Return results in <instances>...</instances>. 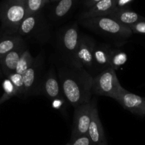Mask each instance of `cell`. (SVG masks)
Wrapping results in <instances>:
<instances>
[{
	"mask_svg": "<svg viewBox=\"0 0 145 145\" xmlns=\"http://www.w3.org/2000/svg\"><path fill=\"white\" fill-rule=\"evenodd\" d=\"M34 58L31 55L29 50L26 48L25 51L23 52L22 55L21 56L19 61L17 64L16 72L22 75L31 66L33 62H34Z\"/></svg>",
	"mask_w": 145,
	"mask_h": 145,
	"instance_id": "19",
	"label": "cell"
},
{
	"mask_svg": "<svg viewBox=\"0 0 145 145\" xmlns=\"http://www.w3.org/2000/svg\"><path fill=\"white\" fill-rule=\"evenodd\" d=\"M51 1H59V0H50Z\"/></svg>",
	"mask_w": 145,
	"mask_h": 145,
	"instance_id": "29",
	"label": "cell"
},
{
	"mask_svg": "<svg viewBox=\"0 0 145 145\" xmlns=\"http://www.w3.org/2000/svg\"><path fill=\"white\" fill-rule=\"evenodd\" d=\"M127 61V55L123 51L112 50L109 60V67L116 70L125 65Z\"/></svg>",
	"mask_w": 145,
	"mask_h": 145,
	"instance_id": "20",
	"label": "cell"
},
{
	"mask_svg": "<svg viewBox=\"0 0 145 145\" xmlns=\"http://www.w3.org/2000/svg\"><path fill=\"white\" fill-rule=\"evenodd\" d=\"M80 24L95 32L113 37L127 38L132 34L129 27L119 24L107 16L80 20Z\"/></svg>",
	"mask_w": 145,
	"mask_h": 145,
	"instance_id": "5",
	"label": "cell"
},
{
	"mask_svg": "<svg viewBox=\"0 0 145 145\" xmlns=\"http://www.w3.org/2000/svg\"><path fill=\"white\" fill-rule=\"evenodd\" d=\"M95 45L96 43L92 38L87 35H80L78 52H77V58L81 66L90 74L95 70L93 52Z\"/></svg>",
	"mask_w": 145,
	"mask_h": 145,
	"instance_id": "9",
	"label": "cell"
},
{
	"mask_svg": "<svg viewBox=\"0 0 145 145\" xmlns=\"http://www.w3.org/2000/svg\"><path fill=\"white\" fill-rule=\"evenodd\" d=\"M75 0H59L53 12V16L55 18H61L65 16L71 11Z\"/></svg>",
	"mask_w": 145,
	"mask_h": 145,
	"instance_id": "18",
	"label": "cell"
},
{
	"mask_svg": "<svg viewBox=\"0 0 145 145\" xmlns=\"http://www.w3.org/2000/svg\"><path fill=\"white\" fill-rule=\"evenodd\" d=\"M66 145H71V143H69V144H66Z\"/></svg>",
	"mask_w": 145,
	"mask_h": 145,
	"instance_id": "31",
	"label": "cell"
},
{
	"mask_svg": "<svg viewBox=\"0 0 145 145\" xmlns=\"http://www.w3.org/2000/svg\"><path fill=\"white\" fill-rule=\"evenodd\" d=\"M102 1V0H85V2H84V5L85 7L89 8L90 7H92L94 4H95L96 3L99 2V1Z\"/></svg>",
	"mask_w": 145,
	"mask_h": 145,
	"instance_id": "28",
	"label": "cell"
},
{
	"mask_svg": "<svg viewBox=\"0 0 145 145\" xmlns=\"http://www.w3.org/2000/svg\"><path fill=\"white\" fill-rule=\"evenodd\" d=\"M88 135L93 145L107 144L106 137L104 133L102 122L98 114V108L95 101H92V117L88 127Z\"/></svg>",
	"mask_w": 145,
	"mask_h": 145,
	"instance_id": "12",
	"label": "cell"
},
{
	"mask_svg": "<svg viewBox=\"0 0 145 145\" xmlns=\"http://www.w3.org/2000/svg\"><path fill=\"white\" fill-rule=\"evenodd\" d=\"M3 89H4V94L0 98V105L13 96H17L16 89L8 78L3 82Z\"/></svg>",
	"mask_w": 145,
	"mask_h": 145,
	"instance_id": "22",
	"label": "cell"
},
{
	"mask_svg": "<svg viewBox=\"0 0 145 145\" xmlns=\"http://www.w3.org/2000/svg\"><path fill=\"white\" fill-rule=\"evenodd\" d=\"M132 0H116V5L117 8H125Z\"/></svg>",
	"mask_w": 145,
	"mask_h": 145,
	"instance_id": "27",
	"label": "cell"
},
{
	"mask_svg": "<svg viewBox=\"0 0 145 145\" xmlns=\"http://www.w3.org/2000/svg\"><path fill=\"white\" fill-rule=\"evenodd\" d=\"M39 93L45 95L51 101L55 99L65 100L58 79L55 75L53 69L47 73L45 77L41 79Z\"/></svg>",
	"mask_w": 145,
	"mask_h": 145,
	"instance_id": "10",
	"label": "cell"
},
{
	"mask_svg": "<svg viewBox=\"0 0 145 145\" xmlns=\"http://www.w3.org/2000/svg\"><path fill=\"white\" fill-rule=\"evenodd\" d=\"M122 107L134 114L145 116V98L125 90L116 100Z\"/></svg>",
	"mask_w": 145,
	"mask_h": 145,
	"instance_id": "11",
	"label": "cell"
},
{
	"mask_svg": "<svg viewBox=\"0 0 145 145\" xmlns=\"http://www.w3.org/2000/svg\"><path fill=\"white\" fill-rule=\"evenodd\" d=\"M107 16L113 18L119 24L129 27V25L142 21L143 18L134 11H130L125 8H117V7Z\"/></svg>",
	"mask_w": 145,
	"mask_h": 145,
	"instance_id": "16",
	"label": "cell"
},
{
	"mask_svg": "<svg viewBox=\"0 0 145 145\" xmlns=\"http://www.w3.org/2000/svg\"><path fill=\"white\" fill-rule=\"evenodd\" d=\"M44 66V56L40 54L34 59L31 66L22 74L24 80V97L39 93L41 72Z\"/></svg>",
	"mask_w": 145,
	"mask_h": 145,
	"instance_id": "6",
	"label": "cell"
},
{
	"mask_svg": "<svg viewBox=\"0 0 145 145\" xmlns=\"http://www.w3.org/2000/svg\"><path fill=\"white\" fill-rule=\"evenodd\" d=\"M71 145H93L88 135L80 136L71 140Z\"/></svg>",
	"mask_w": 145,
	"mask_h": 145,
	"instance_id": "24",
	"label": "cell"
},
{
	"mask_svg": "<svg viewBox=\"0 0 145 145\" xmlns=\"http://www.w3.org/2000/svg\"><path fill=\"white\" fill-rule=\"evenodd\" d=\"M24 40L21 35L16 34H6L0 38V60L7 54L16 48Z\"/></svg>",
	"mask_w": 145,
	"mask_h": 145,
	"instance_id": "17",
	"label": "cell"
},
{
	"mask_svg": "<svg viewBox=\"0 0 145 145\" xmlns=\"http://www.w3.org/2000/svg\"><path fill=\"white\" fill-rule=\"evenodd\" d=\"M58 80L66 101L73 107L90 102L92 76L84 68H58Z\"/></svg>",
	"mask_w": 145,
	"mask_h": 145,
	"instance_id": "1",
	"label": "cell"
},
{
	"mask_svg": "<svg viewBox=\"0 0 145 145\" xmlns=\"http://www.w3.org/2000/svg\"><path fill=\"white\" fill-rule=\"evenodd\" d=\"M80 35L77 24L65 27L58 34V50L67 65L72 67L83 68L77 58Z\"/></svg>",
	"mask_w": 145,
	"mask_h": 145,
	"instance_id": "2",
	"label": "cell"
},
{
	"mask_svg": "<svg viewBox=\"0 0 145 145\" xmlns=\"http://www.w3.org/2000/svg\"><path fill=\"white\" fill-rule=\"evenodd\" d=\"M92 102H89L75 108L71 140L80 136L88 135V127L92 117Z\"/></svg>",
	"mask_w": 145,
	"mask_h": 145,
	"instance_id": "8",
	"label": "cell"
},
{
	"mask_svg": "<svg viewBox=\"0 0 145 145\" xmlns=\"http://www.w3.org/2000/svg\"><path fill=\"white\" fill-rule=\"evenodd\" d=\"M117 8L116 0H102L80 14V20L107 16Z\"/></svg>",
	"mask_w": 145,
	"mask_h": 145,
	"instance_id": "14",
	"label": "cell"
},
{
	"mask_svg": "<svg viewBox=\"0 0 145 145\" xmlns=\"http://www.w3.org/2000/svg\"><path fill=\"white\" fill-rule=\"evenodd\" d=\"M0 74H1V71H0Z\"/></svg>",
	"mask_w": 145,
	"mask_h": 145,
	"instance_id": "32",
	"label": "cell"
},
{
	"mask_svg": "<svg viewBox=\"0 0 145 145\" xmlns=\"http://www.w3.org/2000/svg\"><path fill=\"white\" fill-rule=\"evenodd\" d=\"M66 100H63V99H55L52 101V106L56 109H61L63 104L65 103Z\"/></svg>",
	"mask_w": 145,
	"mask_h": 145,
	"instance_id": "26",
	"label": "cell"
},
{
	"mask_svg": "<svg viewBox=\"0 0 145 145\" xmlns=\"http://www.w3.org/2000/svg\"><path fill=\"white\" fill-rule=\"evenodd\" d=\"M112 48L107 44L95 45L93 52V62L95 69L100 72L109 67V60L112 52Z\"/></svg>",
	"mask_w": 145,
	"mask_h": 145,
	"instance_id": "15",
	"label": "cell"
},
{
	"mask_svg": "<svg viewBox=\"0 0 145 145\" xmlns=\"http://www.w3.org/2000/svg\"><path fill=\"white\" fill-rule=\"evenodd\" d=\"M129 28L132 31V33L145 34V21H140L132 25H129Z\"/></svg>",
	"mask_w": 145,
	"mask_h": 145,
	"instance_id": "25",
	"label": "cell"
},
{
	"mask_svg": "<svg viewBox=\"0 0 145 145\" xmlns=\"http://www.w3.org/2000/svg\"><path fill=\"white\" fill-rule=\"evenodd\" d=\"M100 145H107V144H100Z\"/></svg>",
	"mask_w": 145,
	"mask_h": 145,
	"instance_id": "30",
	"label": "cell"
},
{
	"mask_svg": "<svg viewBox=\"0 0 145 145\" xmlns=\"http://www.w3.org/2000/svg\"><path fill=\"white\" fill-rule=\"evenodd\" d=\"M50 0H24L27 16L39 13Z\"/></svg>",
	"mask_w": 145,
	"mask_h": 145,
	"instance_id": "21",
	"label": "cell"
},
{
	"mask_svg": "<svg viewBox=\"0 0 145 145\" xmlns=\"http://www.w3.org/2000/svg\"><path fill=\"white\" fill-rule=\"evenodd\" d=\"M26 16L24 0H3L0 3V21L7 34H16Z\"/></svg>",
	"mask_w": 145,
	"mask_h": 145,
	"instance_id": "3",
	"label": "cell"
},
{
	"mask_svg": "<svg viewBox=\"0 0 145 145\" xmlns=\"http://www.w3.org/2000/svg\"><path fill=\"white\" fill-rule=\"evenodd\" d=\"M17 33L21 37L34 36L45 41L48 34L45 22L39 13L26 16L20 25Z\"/></svg>",
	"mask_w": 145,
	"mask_h": 145,
	"instance_id": "7",
	"label": "cell"
},
{
	"mask_svg": "<svg viewBox=\"0 0 145 145\" xmlns=\"http://www.w3.org/2000/svg\"><path fill=\"white\" fill-rule=\"evenodd\" d=\"M7 78L11 81V83L14 85V88L16 91L17 96H24V86L22 75L16 73V72H14L11 74H10L9 76H7Z\"/></svg>",
	"mask_w": 145,
	"mask_h": 145,
	"instance_id": "23",
	"label": "cell"
},
{
	"mask_svg": "<svg viewBox=\"0 0 145 145\" xmlns=\"http://www.w3.org/2000/svg\"><path fill=\"white\" fill-rule=\"evenodd\" d=\"M26 48L25 42L23 40L16 48L7 54L0 60L1 69L4 74L7 77L14 72H16L17 64L23 52L25 51Z\"/></svg>",
	"mask_w": 145,
	"mask_h": 145,
	"instance_id": "13",
	"label": "cell"
},
{
	"mask_svg": "<svg viewBox=\"0 0 145 145\" xmlns=\"http://www.w3.org/2000/svg\"><path fill=\"white\" fill-rule=\"evenodd\" d=\"M125 90L112 68H107L92 76V93L94 94L112 98L116 101Z\"/></svg>",
	"mask_w": 145,
	"mask_h": 145,
	"instance_id": "4",
	"label": "cell"
}]
</instances>
